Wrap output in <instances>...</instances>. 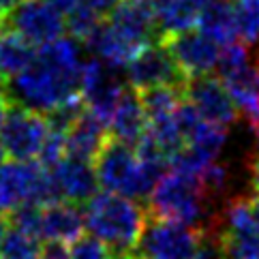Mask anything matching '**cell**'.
I'll use <instances>...</instances> for the list:
<instances>
[{"label": "cell", "instance_id": "cell-1", "mask_svg": "<svg viewBox=\"0 0 259 259\" xmlns=\"http://www.w3.org/2000/svg\"><path fill=\"white\" fill-rule=\"evenodd\" d=\"M84 64L79 41L60 36L41 48L28 69L7 79V97L13 107L50 116L60 105L81 97Z\"/></svg>", "mask_w": 259, "mask_h": 259}, {"label": "cell", "instance_id": "cell-2", "mask_svg": "<svg viewBox=\"0 0 259 259\" xmlns=\"http://www.w3.org/2000/svg\"><path fill=\"white\" fill-rule=\"evenodd\" d=\"M86 229L116 257L133 255L148 225V210L140 201L114 193H99L86 203Z\"/></svg>", "mask_w": 259, "mask_h": 259}, {"label": "cell", "instance_id": "cell-3", "mask_svg": "<svg viewBox=\"0 0 259 259\" xmlns=\"http://www.w3.org/2000/svg\"><path fill=\"white\" fill-rule=\"evenodd\" d=\"M217 212L214 199L197 180L171 169L148 197V214L152 219L174 221L201 231H208L214 225Z\"/></svg>", "mask_w": 259, "mask_h": 259}, {"label": "cell", "instance_id": "cell-4", "mask_svg": "<svg viewBox=\"0 0 259 259\" xmlns=\"http://www.w3.org/2000/svg\"><path fill=\"white\" fill-rule=\"evenodd\" d=\"M99 184L105 193L122 195L128 199H146L152 195L156 182L144 171L142 161L133 146L122 144L109 135L103 150L95 161Z\"/></svg>", "mask_w": 259, "mask_h": 259}, {"label": "cell", "instance_id": "cell-5", "mask_svg": "<svg viewBox=\"0 0 259 259\" xmlns=\"http://www.w3.org/2000/svg\"><path fill=\"white\" fill-rule=\"evenodd\" d=\"M58 199L50 171L41 163L11 161L0 169V217H11L26 203L50 206Z\"/></svg>", "mask_w": 259, "mask_h": 259}, {"label": "cell", "instance_id": "cell-6", "mask_svg": "<svg viewBox=\"0 0 259 259\" xmlns=\"http://www.w3.org/2000/svg\"><path fill=\"white\" fill-rule=\"evenodd\" d=\"M203 231L174 221L148 219L146 231L133 251L135 259H195Z\"/></svg>", "mask_w": 259, "mask_h": 259}, {"label": "cell", "instance_id": "cell-7", "mask_svg": "<svg viewBox=\"0 0 259 259\" xmlns=\"http://www.w3.org/2000/svg\"><path fill=\"white\" fill-rule=\"evenodd\" d=\"M124 75L131 90L135 92H146L154 88L187 90L191 81L163 43H152L146 50H142L128 62Z\"/></svg>", "mask_w": 259, "mask_h": 259}, {"label": "cell", "instance_id": "cell-8", "mask_svg": "<svg viewBox=\"0 0 259 259\" xmlns=\"http://www.w3.org/2000/svg\"><path fill=\"white\" fill-rule=\"evenodd\" d=\"M124 79L120 75V69L109 67L107 62L92 58L84 64L81 71V99L86 109L95 114L99 120L109 126L120 99L124 97Z\"/></svg>", "mask_w": 259, "mask_h": 259}, {"label": "cell", "instance_id": "cell-9", "mask_svg": "<svg viewBox=\"0 0 259 259\" xmlns=\"http://www.w3.org/2000/svg\"><path fill=\"white\" fill-rule=\"evenodd\" d=\"M48 135H50L48 118L13 105L3 128H0V142H3L7 154L13 161H22V163L32 161L34 156L41 154Z\"/></svg>", "mask_w": 259, "mask_h": 259}, {"label": "cell", "instance_id": "cell-10", "mask_svg": "<svg viewBox=\"0 0 259 259\" xmlns=\"http://www.w3.org/2000/svg\"><path fill=\"white\" fill-rule=\"evenodd\" d=\"M9 30L24 36L30 45H45L60 39L67 30V20L58 13L48 0H24L15 11L7 17Z\"/></svg>", "mask_w": 259, "mask_h": 259}, {"label": "cell", "instance_id": "cell-11", "mask_svg": "<svg viewBox=\"0 0 259 259\" xmlns=\"http://www.w3.org/2000/svg\"><path fill=\"white\" fill-rule=\"evenodd\" d=\"M161 43L169 50L174 60L178 62V67L184 71V75L189 79L210 75V71L219 67L221 52H223L217 41H212L210 36L195 30L167 36Z\"/></svg>", "mask_w": 259, "mask_h": 259}, {"label": "cell", "instance_id": "cell-12", "mask_svg": "<svg viewBox=\"0 0 259 259\" xmlns=\"http://www.w3.org/2000/svg\"><path fill=\"white\" fill-rule=\"evenodd\" d=\"M184 99L195 107V112L206 122L227 128L238 120V107L234 105L225 84L219 77L203 75L191 79L184 90Z\"/></svg>", "mask_w": 259, "mask_h": 259}, {"label": "cell", "instance_id": "cell-13", "mask_svg": "<svg viewBox=\"0 0 259 259\" xmlns=\"http://www.w3.org/2000/svg\"><path fill=\"white\" fill-rule=\"evenodd\" d=\"M54 189L58 193L60 201L69 203H88L95 195H99V178L92 163L64 159L56 167L50 169Z\"/></svg>", "mask_w": 259, "mask_h": 259}, {"label": "cell", "instance_id": "cell-14", "mask_svg": "<svg viewBox=\"0 0 259 259\" xmlns=\"http://www.w3.org/2000/svg\"><path fill=\"white\" fill-rule=\"evenodd\" d=\"M219 79L225 84L238 112L253 122L259 116V50L251 52L248 60L238 71Z\"/></svg>", "mask_w": 259, "mask_h": 259}, {"label": "cell", "instance_id": "cell-15", "mask_svg": "<svg viewBox=\"0 0 259 259\" xmlns=\"http://www.w3.org/2000/svg\"><path fill=\"white\" fill-rule=\"evenodd\" d=\"M86 229V212L77 208V203L69 201H54L43 208L41 221V238L48 242H75L79 240L81 231Z\"/></svg>", "mask_w": 259, "mask_h": 259}, {"label": "cell", "instance_id": "cell-16", "mask_svg": "<svg viewBox=\"0 0 259 259\" xmlns=\"http://www.w3.org/2000/svg\"><path fill=\"white\" fill-rule=\"evenodd\" d=\"M107 140H109V126L86 109L84 116L67 133V156L69 159L95 163Z\"/></svg>", "mask_w": 259, "mask_h": 259}, {"label": "cell", "instance_id": "cell-17", "mask_svg": "<svg viewBox=\"0 0 259 259\" xmlns=\"http://www.w3.org/2000/svg\"><path fill=\"white\" fill-rule=\"evenodd\" d=\"M148 133V116L140 95L135 90H126L120 99L116 112L109 120V135L114 140L137 148Z\"/></svg>", "mask_w": 259, "mask_h": 259}, {"label": "cell", "instance_id": "cell-18", "mask_svg": "<svg viewBox=\"0 0 259 259\" xmlns=\"http://www.w3.org/2000/svg\"><path fill=\"white\" fill-rule=\"evenodd\" d=\"M214 0H159L156 3V26L161 41L167 36L191 32L199 26L201 13Z\"/></svg>", "mask_w": 259, "mask_h": 259}, {"label": "cell", "instance_id": "cell-19", "mask_svg": "<svg viewBox=\"0 0 259 259\" xmlns=\"http://www.w3.org/2000/svg\"><path fill=\"white\" fill-rule=\"evenodd\" d=\"M199 32L210 36L212 41H217L221 48L238 43L240 36H238L234 5L229 0H214V3H210L201 13Z\"/></svg>", "mask_w": 259, "mask_h": 259}, {"label": "cell", "instance_id": "cell-20", "mask_svg": "<svg viewBox=\"0 0 259 259\" xmlns=\"http://www.w3.org/2000/svg\"><path fill=\"white\" fill-rule=\"evenodd\" d=\"M39 54L34 52V45L20 36L13 30L0 32V79H11L26 71L36 60Z\"/></svg>", "mask_w": 259, "mask_h": 259}, {"label": "cell", "instance_id": "cell-21", "mask_svg": "<svg viewBox=\"0 0 259 259\" xmlns=\"http://www.w3.org/2000/svg\"><path fill=\"white\" fill-rule=\"evenodd\" d=\"M41 251L39 238L11 225L5 229L0 240V259H41Z\"/></svg>", "mask_w": 259, "mask_h": 259}, {"label": "cell", "instance_id": "cell-22", "mask_svg": "<svg viewBox=\"0 0 259 259\" xmlns=\"http://www.w3.org/2000/svg\"><path fill=\"white\" fill-rule=\"evenodd\" d=\"M234 15L240 41L253 45L259 41V0H234Z\"/></svg>", "mask_w": 259, "mask_h": 259}, {"label": "cell", "instance_id": "cell-23", "mask_svg": "<svg viewBox=\"0 0 259 259\" xmlns=\"http://www.w3.org/2000/svg\"><path fill=\"white\" fill-rule=\"evenodd\" d=\"M11 227H17L39 238L41 236V221H43V206H34V203H26V206L17 208L11 217H7Z\"/></svg>", "mask_w": 259, "mask_h": 259}, {"label": "cell", "instance_id": "cell-24", "mask_svg": "<svg viewBox=\"0 0 259 259\" xmlns=\"http://www.w3.org/2000/svg\"><path fill=\"white\" fill-rule=\"evenodd\" d=\"M71 259H114V253L95 236H81L71 246Z\"/></svg>", "mask_w": 259, "mask_h": 259}, {"label": "cell", "instance_id": "cell-25", "mask_svg": "<svg viewBox=\"0 0 259 259\" xmlns=\"http://www.w3.org/2000/svg\"><path fill=\"white\" fill-rule=\"evenodd\" d=\"M120 3H122V0H79V7L86 9V11H90V13L99 15L101 20H103V17L112 15V11H114V9H116ZM79 7H77V9H79Z\"/></svg>", "mask_w": 259, "mask_h": 259}, {"label": "cell", "instance_id": "cell-26", "mask_svg": "<svg viewBox=\"0 0 259 259\" xmlns=\"http://www.w3.org/2000/svg\"><path fill=\"white\" fill-rule=\"evenodd\" d=\"M195 259H223V253H221V244L214 234H203V240H201V246L197 251V257Z\"/></svg>", "mask_w": 259, "mask_h": 259}, {"label": "cell", "instance_id": "cell-27", "mask_svg": "<svg viewBox=\"0 0 259 259\" xmlns=\"http://www.w3.org/2000/svg\"><path fill=\"white\" fill-rule=\"evenodd\" d=\"M41 259H71V248L60 242H48L41 251Z\"/></svg>", "mask_w": 259, "mask_h": 259}, {"label": "cell", "instance_id": "cell-28", "mask_svg": "<svg viewBox=\"0 0 259 259\" xmlns=\"http://www.w3.org/2000/svg\"><path fill=\"white\" fill-rule=\"evenodd\" d=\"M9 112H11V101L7 97V81L0 79V128H3Z\"/></svg>", "mask_w": 259, "mask_h": 259}, {"label": "cell", "instance_id": "cell-29", "mask_svg": "<svg viewBox=\"0 0 259 259\" xmlns=\"http://www.w3.org/2000/svg\"><path fill=\"white\" fill-rule=\"evenodd\" d=\"M48 3H50L54 9H56L58 13H62L64 17L71 15V13L79 7V0H48Z\"/></svg>", "mask_w": 259, "mask_h": 259}, {"label": "cell", "instance_id": "cell-30", "mask_svg": "<svg viewBox=\"0 0 259 259\" xmlns=\"http://www.w3.org/2000/svg\"><path fill=\"white\" fill-rule=\"evenodd\" d=\"M248 169H251V187H253V195L259 197V154L253 156L251 165H248Z\"/></svg>", "mask_w": 259, "mask_h": 259}, {"label": "cell", "instance_id": "cell-31", "mask_svg": "<svg viewBox=\"0 0 259 259\" xmlns=\"http://www.w3.org/2000/svg\"><path fill=\"white\" fill-rule=\"evenodd\" d=\"M22 3H24V0H0V15L7 20V17L11 15Z\"/></svg>", "mask_w": 259, "mask_h": 259}, {"label": "cell", "instance_id": "cell-32", "mask_svg": "<svg viewBox=\"0 0 259 259\" xmlns=\"http://www.w3.org/2000/svg\"><path fill=\"white\" fill-rule=\"evenodd\" d=\"M253 133H255V142H257V154H259V116L253 120Z\"/></svg>", "mask_w": 259, "mask_h": 259}, {"label": "cell", "instance_id": "cell-33", "mask_svg": "<svg viewBox=\"0 0 259 259\" xmlns=\"http://www.w3.org/2000/svg\"><path fill=\"white\" fill-rule=\"evenodd\" d=\"M253 197V210H255V221H257V229H259V197L257 195H251Z\"/></svg>", "mask_w": 259, "mask_h": 259}, {"label": "cell", "instance_id": "cell-34", "mask_svg": "<svg viewBox=\"0 0 259 259\" xmlns=\"http://www.w3.org/2000/svg\"><path fill=\"white\" fill-rule=\"evenodd\" d=\"M7 150H5V146H3V142H0V169H3L5 167V165H7Z\"/></svg>", "mask_w": 259, "mask_h": 259}, {"label": "cell", "instance_id": "cell-35", "mask_svg": "<svg viewBox=\"0 0 259 259\" xmlns=\"http://www.w3.org/2000/svg\"><path fill=\"white\" fill-rule=\"evenodd\" d=\"M116 259H135L133 255H126V257H116Z\"/></svg>", "mask_w": 259, "mask_h": 259}, {"label": "cell", "instance_id": "cell-36", "mask_svg": "<svg viewBox=\"0 0 259 259\" xmlns=\"http://www.w3.org/2000/svg\"><path fill=\"white\" fill-rule=\"evenodd\" d=\"M3 22H5V17H3V15H0V26H3ZM0 32H3V30H0Z\"/></svg>", "mask_w": 259, "mask_h": 259}, {"label": "cell", "instance_id": "cell-37", "mask_svg": "<svg viewBox=\"0 0 259 259\" xmlns=\"http://www.w3.org/2000/svg\"><path fill=\"white\" fill-rule=\"evenodd\" d=\"M229 3H234V0H229Z\"/></svg>", "mask_w": 259, "mask_h": 259}, {"label": "cell", "instance_id": "cell-38", "mask_svg": "<svg viewBox=\"0 0 259 259\" xmlns=\"http://www.w3.org/2000/svg\"><path fill=\"white\" fill-rule=\"evenodd\" d=\"M0 219H3V217H0Z\"/></svg>", "mask_w": 259, "mask_h": 259}]
</instances>
